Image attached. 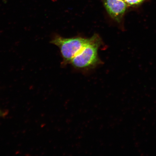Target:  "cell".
I'll return each instance as SVG.
<instances>
[{"mask_svg": "<svg viewBox=\"0 0 156 156\" xmlns=\"http://www.w3.org/2000/svg\"><path fill=\"white\" fill-rule=\"evenodd\" d=\"M105 8L113 19L118 22L121 21L128 5L123 0H104Z\"/></svg>", "mask_w": 156, "mask_h": 156, "instance_id": "cell-3", "label": "cell"}, {"mask_svg": "<svg viewBox=\"0 0 156 156\" xmlns=\"http://www.w3.org/2000/svg\"><path fill=\"white\" fill-rule=\"evenodd\" d=\"M4 115V113L2 112V111L0 109V117Z\"/></svg>", "mask_w": 156, "mask_h": 156, "instance_id": "cell-5", "label": "cell"}, {"mask_svg": "<svg viewBox=\"0 0 156 156\" xmlns=\"http://www.w3.org/2000/svg\"><path fill=\"white\" fill-rule=\"evenodd\" d=\"M89 40V38H65L57 36L51 41V43L59 48L64 61L71 62L74 56L88 42Z\"/></svg>", "mask_w": 156, "mask_h": 156, "instance_id": "cell-2", "label": "cell"}, {"mask_svg": "<svg viewBox=\"0 0 156 156\" xmlns=\"http://www.w3.org/2000/svg\"><path fill=\"white\" fill-rule=\"evenodd\" d=\"M144 1V0H125L127 5L132 6L139 5Z\"/></svg>", "mask_w": 156, "mask_h": 156, "instance_id": "cell-4", "label": "cell"}, {"mask_svg": "<svg viewBox=\"0 0 156 156\" xmlns=\"http://www.w3.org/2000/svg\"><path fill=\"white\" fill-rule=\"evenodd\" d=\"M101 44V39L98 35H94L89 38L88 42L74 56L70 63L75 68L82 69L98 63V50Z\"/></svg>", "mask_w": 156, "mask_h": 156, "instance_id": "cell-1", "label": "cell"}, {"mask_svg": "<svg viewBox=\"0 0 156 156\" xmlns=\"http://www.w3.org/2000/svg\"><path fill=\"white\" fill-rule=\"evenodd\" d=\"M123 1H125V0H123Z\"/></svg>", "mask_w": 156, "mask_h": 156, "instance_id": "cell-6", "label": "cell"}]
</instances>
